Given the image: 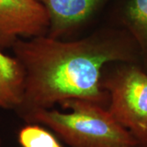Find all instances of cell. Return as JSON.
<instances>
[{
    "label": "cell",
    "mask_w": 147,
    "mask_h": 147,
    "mask_svg": "<svg viewBox=\"0 0 147 147\" xmlns=\"http://www.w3.org/2000/svg\"><path fill=\"white\" fill-rule=\"evenodd\" d=\"M101 87L109 94L107 110L137 140L147 147V73L133 62L105 65Z\"/></svg>",
    "instance_id": "3"
},
{
    "label": "cell",
    "mask_w": 147,
    "mask_h": 147,
    "mask_svg": "<svg viewBox=\"0 0 147 147\" xmlns=\"http://www.w3.org/2000/svg\"><path fill=\"white\" fill-rule=\"evenodd\" d=\"M49 19L47 36L72 39L87 29L110 0H37Z\"/></svg>",
    "instance_id": "5"
},
{
    "label": "cell",
    "mask_w": 147,
    "mask_h": 147,
    "mask_svg": "<svg viewBox=\"0 0 147 147\" xmlns=\"http://www.w3.org/2000/svg\"><path fill=\"white\" fill-rule=\"evenodd\" d=\"M49 19L37 0H0V48L11 47L20 38L46 35Z\"/></svg>",
    "instance_id": "4"
},
{
    "label": "cell",
    "mask_w": 147,
    "mask_h": 147,
    "mask_svg": "<svg viewBox=\"0 0 147 147\" xmlns=\"http://www.w3.org/2000/svg\"><path fill=\"white\" fill-rule=\"evenodd\" d=\"M25 87V70L16 57L0 48V108L16 110L21 105Z\"/></svg>",
    "instance_id": "7"
},
{
    "label": "cell",
    "mask_w": 147,
    "mask_h": 147,
    "mask_svg": "<svg viewBox=\"0 0 147 147\" xmlns=\"http://www.w3.org/2000/svg\"><path fill=\"white\" fill-rule=\"evenodd\" d=\"M60 105L69 111L38 109L22 119L46 126L70 147H138L130 131L104 106L79 99L65 100Z\"/></svg>",
    "instance_id": "2"
},
{
    "label": "cell",
    "mask_w": 147,
    "mask_h": 147,
    "mask_svg": "<svg viewBox=\"0 0 147 147\" xmlns=\"http://www.w3.org/2000/svg\"><path fill=\"white\" fill-rule=\"evenodd\" d=\"M11 48L25 70L23 97L15 110L21 119L34 110L53 108L73 99L107 108L109 94L100 83L105 65H141L137 42L114 24L76 39H57L47 34L20 38Z\"/></svg>",
    "instance_id": "1"
},
{
    "label": "cell",
    "mask_w": 147,
    "mask_h": 147,
    "mask_svg": "<svg viewBox=\"0 0 147 147\" xmlns=\"http://www.w3.org/2000/svg\"><path fill=\"white\" fill-rule=\"evenodd\" d=\"M21 147H63L49 130L38 123H27L18 133Z\"/></svg>",
    "instance_id": "8"
},
{
    "label": "cell",
    "mask_w": 147,
    "mask_h": 147,
    "mask_svg": "<svg viewBox=\"0 0 147 147\" xmlns=\"http://www.w3.org/2000/svg\"><path fill=\"white\" fill-rule=\"evenodd\" d=\"M111 24L124 29L137 42L147 73V0H121Z\"/></svg>",
    "instance_id": "6"
},
{
    "label": "cell",
    "mask_w": 147,
    "mask_h": 147,
    "mask_svg": "<svg viewBox=\"0 0 147 147\" xmlns=\"http://www.w3.org/2000/svg\"><path fill=\"white\" fill-rule=\"evenodd\" d=\"M0 147H1V140H0Z\"/></svg>",
    "instance_id": "9"
}]
</instances>
